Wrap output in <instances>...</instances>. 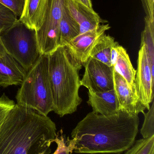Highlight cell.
Here are the masks:
<instances>
[{
	"label": "cell",
	"instance_id": "cell-1",
	"mask_svg": "<svg viewBox=\"0 0 154 154\" xmlns=\"http://www.w3.org/2000/svg\"><path fill=\"white\" fill-rule=\"evenodd\" d=\"M138 115L120 110L104 116L88 113L71 132V152L120 154L134 144L138 132Z\"/></svg>",
	"mask_w": 154,
	"mask_h": 154
},
{
	"label": "cell",
	"instance_id": "cell-2",
	"mask_svg": "<svg viewBox=\"0 0 154 154\" xmlns=\"http://www.w3.org/2000/svg\"><path fill=\"white\" fill-rule=\"evenodd\" d=\"M57 134L48 116L15 104L0 129V154H50Z\"/></svg>",
	"mask_w": 154,
	"mask_h": 154
},
{
	"label": "cell",
	"instance_id": "cell-3",
	"mask_svg": "<svg viewBox=\"0 0 154 154\" xmlns=\"http://www.w3.org/2000/svg\"><path fill=\"white\" fill-rule=\"evenodd\" d=\"M49 55V74L53 111L62 117L77 111L80 97V70L83 65L67 46H59Z\"/></svg>",
	"mask_w": 154,
	"mask_h": 154
},
{
	"label": "cell",
	"instance_id": "cell-4",
	"mask_svg": "<svg viewBox=\"0 0 154 154\" xmlns=\"http://www.w3.org/2000/svg\"><path fill=\"white\" fill-rule=\"evenodd\" d=\"M16 96L17 104L44 116L53 110L49 74V55L43 54L27 72Z\"/></svg>",
	"mask_w": 154,
	"mask_h": 154
},
{
	"label": "cell",
	"instance_id": "cell-5",
	"mask_svg": "<svg viewBox=\"0 0 154 154\" xmlns=\"http://www.w3.org/2000/svg\"><path fill=\"white\" fill-rule=\"evenodd\" d=\"M6 53L28 71L41 56L35 31L20 23L0 36Z\"/></svg>",
	"mask_w": 154,
	"mask_h": 154
},
{
	"label": "cell",
	"instance_id": "cell-6",
	"mask_svg": "<svg viewBox=\"0 0 154 154\" xmlns=\"http://www.w3.org/2000/svg\"><path fill=\"white\" fill-rule=\"evenodd\" d=\"M66 0H43L41 25L35 31L41 55L49 54L58 47L60 20Z\"/></svg>",
	"mask_w": 154,
	"mask_h": 154
},
{
	"label": "cell",
	"instance_id": "cell-7",
	"mask_svg": "<svg viewBox=\"0 0 154 154\" xmlns=\"http://www.w3.org/2000/svg\"><path fill=\"white\" fill-rule=\"evenodd\" d=\"M81 86L93 92L108 91L114 88V68L90 57L84 65Z\"/></svg>",
	"mask_w": 154,
	"mask_h": 154
},
{
	"label": "cell",
	"instance_id": "cell-8",
	"mask_svg": "<svg viewBox=\"0 0 154 154\" xmlns=\"http://www.w3.org/2000/svg\"><path fill=\"white\" fill-rule=\"evenodd\" d=\"M154 82V74L146 46L141 44L134 83L139 98L148 110L153 100Z\"/></svg>",
	"mask_w": 154,
	"mask_h": 154
},
{
	"label": "cell",
	"instance_id": "cell-9",
	"mask_svg": "<svg viewBox=\"0 0 154 154\" xmlns=\"http://www.w3.org/2000/svg\"><path fill=\"white\" fill-rule=\"evenodd\" d=\"M110 29L108 23H102L94 29L80 34L66 46L73 56L84 66L90 57V52L96 43Z\"/></svg>",
	"mask_w": 154,
	"mask_h": 154
},
{
	"label": "cell",
	"instance_id": "cell-10",
	"mask_svg": "<svg viewBox=\"0 0 154 154\" xmlns=\"http://www.w3.org/2000/svg\"><path fill=\"white\" fill-rule=\"evenodd\" d=\"M114 89L122 111L138 115L146 109L139 98L135 85L129 84L114 69Z\"/></svg>",
	"mask_w": 154,
	"mask_h": 154
},
{
	"label": "cell",
	"instance_id": "cell-11",
	"mask_svg": "<svg viewBox=\"0 0 154 154\" xmlns=\"http://www.w3.org/2000/svg\"><path fill=\"white\" fill-rule=\"evenodd\" d=\"M66 4L71 14L79 25L80 34L94 29L102 23H107V21L101 19L93 9L80 3L73 0H66Z\"/></svg>",
	"mask_w": 154,
	"mask_h": 154
},
{
	"label": "cell",
	"instance_id": "cell-12",
	"mask_svg": "<svg viewBox=\"0 0 154 154\" xmlns=\"http://www.w3.org/2000/svg\"><path fill=\"white\" fill-rule=\"evenodd\" d=\"M28 71L7 53L0 57V86L21 85Z\"/></svg>",
	"mask_w": 154,
	"mask_h": 154
},
{
	"label": "cell",
	"instance_id": "cell-13",
	"mask_svg": "<svg viewBox=\"0 0 154 154\" xmlns=\"http://www.w3.org/2000/svg\"><path fill=\"white\" fill-rule=\"evenodd\" d=\"M87 103L91 106L93 112L104 116L114 115L120 109L119 102L115 89L101 92L88 90Z\"/></svg>",
	"mask_w": 154,
	"mask_h": 154
},
{
	"label": "cell",
	"instance_id": "cell-14",
	"mask_svg": "<svg viewBox=\"0 0 154 154\" xmlns=\"http://www.w3.org/2000/svg\"><path fill=\"white\" fill-rule=\"evenodd\" d=\"M79 25L71 14L66 0L60 20L58 32V47L66 46L71 41L79 35Z\"/></svg>",
	"mask_w": 154,
	"mask_h": 154
},
{
	"label": "cell",
	"instance_id": "cell-15",
	"mask_svg": "<svg viewBox=\"0 0 154 154\" xmlns=\"http://www.w3.org/2000/svg\"><path fill=\"white\" fill-rule=\"evenodd\" d=\"M42 2L43 0H25L23 12L19 20L29 29L36 31L40 27Z\"/></svg>",
	"mask_w": 154,
	"mask_h": 154
},
{
	"label": "cell",
	"instance_id": "cell-16",
	"mask_svg": "<svg viewBox=\"0 0 154 154\" xmlns=\"http://www.w3.org/2000/svg\"><path fill=\"white\" fill-rule=\"evenodd\" d=\"M113 67L129 84L134 85L136 70L132 65L126 50L119 45L117 48L115 64Z\"/></svg>",
	"mask_w": 154,
	"mask_h": 154
},
{
	"label": "cell",
	"instance_id": "cell-17",
	"mask_svg": "<svg viewBox=\"0 0 154 154\" xmlns=\"http://www.w3.org/2000/svg\"><path fill=\"white\" fill-rule=\"evenodd\" d=\"M116 42L113 37L105 34L99 40L90 52V57L111 66V50Z\"/></svg>",
	"mask_w": 154,
	"mask_h": 154
},
{
	"label": "cell",
	"instance_id": "cell-18",
	"mask_svg": "<svg viewBox=\"0 0 154 154\" xmlns=\"http://www.w3.org/2000/svg\"><path fill=\"white\" fill-rule=\"evenodd\" d=\"M145 28L141 35V44L146 45L154 74V20L145 17Z\"/></svg>",
	"mask_w": 154,
	"mask_h": 154
},
{
	"label": "cell",
	"instance_id": "cell-19",
	"mask_svg": "<svg viewBox=\"0 0 154 154\" xmlns=\"http://www.w3.org/2000/svg\"><path fill=\"white\" fill-rule=\"evenodd\" d=\"M17 17L9 8L0 3V36L20 23Z\"/></svg>",
	"mask_w": 154,
	"mask_h": 154
},
{
	"label": "cell",
	"instance_id": "cell-20",
	"mask_svg": "<svg viewBox=\"0 0 154 154\" xmlns=\"http://www.w3.org/2000/svg\"><path fill=\"white\" fill-rule=\"evenodd\" d=\"M124 154H154V136L137 140Z\"/></svg>",
	"mask_w": 154,
	"mask_h": 154
},
{
	"label": "cell",
	"instance_id": "cell-21",
	"mask_svg": "<svg viewBox=\"0 0 154 154\" xmlns=\"http://www.w3.org/2000/svg\"><path fill=\"white\" fill-rule=\"evenodd\" d=\"M144 121L141 129L143 138H148L154 136V103L148 110L147 113H143Z\"/></svg>",
	"mask_w": 154,
	"mask_h": 154
},
{
	"label": "cell",
	"instance_id": "cell-22",
	"mask_svg": "<svg viewBox=\"0 0 154 154\" xmlns=\"http://www.w3.org/2000/svg\"><path fill=\"white\" fill-rule=\"evenodd\" d=\"M15 105L14 101L9 99L5 94L0 98V129L7 115Z\"/></svg>",
	"mask_w": 154,
	"mask_h": 154
},
{
	"label": "cell",
	"instance_id": "cell-23",
	"mask_svg": "<svg viewBox=\"0 0 154 154\" xmlns=\"http://www.w3.org/2000/svg\"><path fill=\"white\" fill-rule=\"evenodd\" d=\"M69 139V138L68 137L66 140L62 130L58 133L53 140V143L54 142L57 144V149L52 154H71L68 146Z\"/></svg>",
	"mask_w": 154,
	"mask_h": 154
},
{
	"label": "cell",
	"instance_id": "cell-24",
	"mask_svg": "<svg viewBox=\"0 0 154 154\" xmlns=\"http://www.w3.org/2000/svg\"><path fill=\"white\" fill-rule=\"evenodd\" d=\"M25 0H0V3L11 10L17 17L21 16Z\"/></svg>",
	"mask_w": 154,
	"mask_h": 154
},
{
	"label": "cell",
	"instance_id": "cell-25",
	"mask_svg": "<svg viewBox=\"0 0 154 154\" xmlns=\"http://www.w3.org/2000/svg\"><path fill=\"white\" fill-rule=\"evenodd\" d=\"M146 18L154 20V0H141Z\"/></svg>",
	"mask_w": 154,
	"mask_h": 154
},
{
	"label": "cell",
	"instance_id": "cell-26",
	"mask_svg": "<svg viewBox=\"0 0 154 154\" xmlns=\"http://www.w3.org/2000/svg\"><path fill=\"white\" fill-rule=\"evenodd\" d=\"M73 1L80 3L90 9H93L91 0H73Z\"/></svg>",
	"mask_w": 154,
	"mask_h": 154
},
{
	"label": "cell",
	"instance_id": "cell-27",
	"mask_svg": "<svg viewBox=\"0 0 154 154\" xmlns=\"http://www.w3.org/2000/svg\"><path fill=\"white\" fill-rule=\"evenodd\" d=\"M5 53H6V51L4 47L2 40H1V37H0V57L3 56Z\"/></svg>",
	"mask_w": 154,
	"mask_h": 154
}]
</instances>
